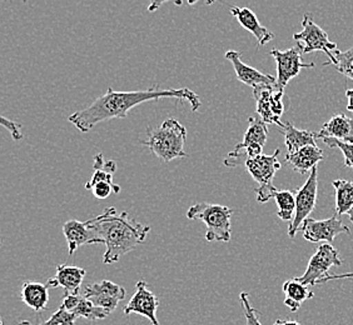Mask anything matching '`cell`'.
<instances>
[{
  "label": "cell",
  "mask_w": 353,
  "mask_h": 325,
  "mask_svg": "<svg viewBox=\"0 0 353 325\" xmlns=\"http://www.w3.org/2000/svg\"><path fill=\"white\" fill-rule=\"evenodd\" d=\"M163 98H173L178 101L190 103V108L197 112L202 102L193 90L188 88L159 89L150 88L136 92H117L108 88L105 94L97 98L87 108L75 112L69 116L68 120L83 133L90 132L97 124L109 119H125L130 109L145 102H156Z\"/></svg>",
  "instance_id": "6da1fadb"
},
{
  "label": "cell",
  "mask_w": 353,
  "mask_h": 325,
  "mask_svg": "<svg viewBox=\"0 0 353 325\" xmlns=\"http://www.w3.org/2000/svg\"><path fill=\"white\" fill-rule=\"evenodd\" d=\"M93 235V244H104V264L117 263L121 258L144 242L150 228L138 223L127 211H117L114 207L105 208L98 217L87 220Z\"/></svg>",
  "instance_id": "7a4b0ae2"
},
{
  "label": "cell",
  "mask_w": 353,
  "mask_h": 325,
  "mask_svg": "<svg viewBox=\"0 0 353 325\" xmlns=\"http://www.w3.org/2000/svg\"><path fill=\"white\" fill-rule=\"evenodd\" d=\"M148 140L142 142L162 162H170L174 159L188 158L184 151L187 129L174 118L164 120L158 128H150Z\"/></svg>",
  "instance_id": "3957f363"
},
{
  "label": "cell",
  "mask_w": 353,
  "mask_h": 325,
  "mask_svg": "<svg viewBox=\"0 0 353 325\" xmlns=\"http://www.w3.org/2000/svg\"><path fill=\"white\" fill-rule=\"evenodd\" d=\"M233 210L221 204L197 203L192 205L187 217L192 220H201L207 227V242L230 243L232 238L231 218Z\"/></svg>",
  "instance_id": "277c9868"
},
{
  "label": "cell",
  "mask_w": 353,
  "mask_h": 325,
  "mask_svg": "<svg viewBox=\"0 0 353 325\" xmlns=\"http://www.w3.org/2000/svg\"><path fill=\"white\" fill-rule=\"evenodd\" d=\"M248 123L250 127L245 132L243 140L237 144L236 148L224 159V165L230 168H236L241 165L243 158H245L247 162L248 159L262 156V150L268 138V127L262 119L254 116H250Z\"/></svg>",
  "instance_id": "5b68a950"
},
{
  "label": "cell",
  "mask_w": 353,
  "mask_h": 325,
  "mask_svg": "<svg viewBox=\"0 0 353 325\" xmlns=\"http://www.w3.org/2000/svg\"><path fill=\"white\" fill-rule=\"evenodd\" d=\"M281 150L277 148L272 156H262L248 159L245 162V168L252 178L259 184V188H256L257 200L259 203H267L274 198L279 189L272 184L273 178L276 176L277 170L281 169L282 164L279 160Z\"/></svg>",
  "instance_id": "8992f818"
},
{
  "label": "cell",
  "mask_w": 353,
  "mask_h": 325,
  "mask_svg": "<svg viewBox=\"0 0 353 325\" xmlns=\"http://www.w3.org/2000/svg\"><path fill=\"white\" fill-rule=\"evenodd\" d=\"M293 39L297 41V45L302 49L303 54L313 53V52H323L328 56V61H331L334 53L339 50L337 44L330 41L326 32L319 27L312 15L306 14L302 21V32L293 34Z\"/></svg>",
  "instance_id": "52a82bcc"
},
{
  "label": "cell",
  "mask_w": 353,
  "mask_h": 325,
  "mask_svg": "<svg viewBox=\"0 0 353 325\" xmlns=\"http://www.w3.org/2000/svg\"><path fill=\"white\" fill-rule=\"evenodd\" d=\"M319 171L317 167L311 171L306 183L299 189L294 190L296 194V213L293 220L288 227V237L294 239L297 231L301 229L303 222L308 219L317 204V193H319Z\"/></svg>",
  "instance_id": "ba28073f"
},
{
  "label": "cell",
  "mask_w": 353,
  "mask_h": 325,
  "mask_svg": "<svg viewBox=\"0 0 353 325\" xmlns=\"http://www.w3.org/2000/svg\"><path fill=\"white\" fill-rule=\"evenodd\" d=\"M341 265H342V259L340 258L339 251H336L331 244H321L314 255L311 258L305 274L302 277L294 279L306 286L317 285L319 280L330 275L328 271L332 266H341Z\"/></svg>",
  "instance_id": "9c48e42d"
},
{
  "label": "cell",
  "mask_w": 353,
  "mask_h": 325,
  "mask_svg": "<svg viewBox=\"0 0 353 325\" xmlns=\"http://www.w3.org/2000/svg\"><path fill=\"white\" fill-rule=\"evenodd\" d=\"M302 49L299 45L287 50L272 49L271 55L277 63V85L276 88L285 92L288 81L296 78L302 69L314 68V63H303Z\"/></svg>",
  "instance_id": "30bf717a"
},
{
  "label": "cell",
  "mask_w": 353,
  "mask_h": 325,
  "mask_svg": "<svg viewBox=\"0 0 353 325\" xmlns=\"http://www.w3.org/2000/svg\"><path fill=\"white\" fill-rule=\"evenodd\" d=\"M253 96L257 104V113L265 124H277L281 128L285 123L281 122V116L285 113L283 96L285 92L276 87H259L253 89Z\"/></svg>",
  "instance_id": "8fae6325"
},
{
  "label": "cell",
  "mask_w": 353,
  "mask_h": 325,
  "mask_svg": "<svg viewBox=\"0 0 353 325\" xmlns=\"http://www.w3.org/2000/svg\"><path fill=\"white\" fill-rule=\"evenodd\" d=\"M301 231L303 233L305 239L311 243H319V242L331 243L339 234L342 233L351 234L350 228L343 224L340 219V216L337 214L325 220H316L312 218H308L302 224Z\"/></svg>",
  "instance_id": "7c38bea8"
},
{
  "label": "cell",
  "mask_w": 353,
  "mask_h": 325,
  "mask_svg": "<svg viewBox=\"0 0 353 325\" xmlns=\"http://www.w3.org/2000/svg\"><path fill=\"white\" fill-rule=\"evenodd\" d=\"M83 295L95 306H99L112 314L116 311L119 302L125 298V289L113 282L102 280L101 283L85 285Z\"/></svg>",
  "instance_id": "4fadbf2b"
},
{
  "label": "cell",
  "mask_w": 353,
  "mask_h": 325,
  "mask_svg": "<svg viewBox=\"0 0 353 325\" xmlns=\"http://www.w3.org/2000/svg\"><path fill=\"white\" fill-rule=\"evenodd\" d=\"M159 308V299L152 293L148 284L144 280H138L136 284V293L132 297L128 304L124 306V314L136 313L150 320L152 325H159L157 319V311Z\"/></svg>",
  "instance_id": "5bb4252c"
},
{
  "label": "cell",
  "mask_w": 353,
  "mask_h": 325,
  "mask_svg": "<svg viewBox=\"0 0 353 325\" xmlns=\"http://www.w3.org/2000/svg\"><path fill=\"white\" fill-rule=\"evenodd\" d=\"M225 59L230 61L237 74L238 81H242L245 85L253 89L259 87H276L277 78L270 74H265L256 68H252L250 65L242 61V54L237 50H228L225 53Z\"/></svg>",
  "instance_id": "9a60e30c"
},
{
  "label": "cell",
  "mask_w": 353,
  "mask_h": 325,
  "mask_svg": "<svg viewBox=\"0 0 353 325\" xmlns=\"http://www.w3.org/2000/svg\"><path fill=\"white\" fill-rule=\"evenodd\" d=\"M61 306L68 311L69 313H73L77 318H84L90 322L94 320H102V319L108 318L110 313L104 311L99 306H95L90 300L85 298L83 294H64L63 298V304Z\"/></svg>",
  "instance_id": "2e32d148"
},
{
  "label": "cell",
  "mask_w": 353,
  "mask_h": 325,
  "mask_svg": "<svg viewBox=\"0 0 353 325\" xmlns=\"http://www.w3.org/2000/svg\"><path fill=\"white\" fill-rule=\"evenodd\" d=\"M85 271L75 265L61 264L57 266L54 278L48 279V288H64L65 294H78Z\"/></svg>",
  "instance_id": "e0dca14e"
},
{
  "label": "cell",
  "mask_w": 353,
  "mask_h": 325,
  "mask_svg": "<svg viewBox=\"0 0 353 325\" xmlns=\"http://www.w3.org/2000/svg\"><path fill=\"white\" fill-rule=\"evenodd\" d=\"M231 14L245 30H248L256 36L259 41V47H263L274 39L276 35L259 23V18L250 8L233 7L231 8Z\"/></svg>",
  "instance_id": "ac0fdd59"
},
{
  "label": "cell",
  "mask_w": 353,
  "mask_h": 325,
  "mask_svg": "<svg viewBox=\"0 0 353 325\" xmlns=\"http://www.w3.org/2000/svg\"><path fill=\"white\" fill-rule=\"evenodd\" d=\"M323 151L317 145H310L293 154H287L285 162L291 165L293 170L299 171V174L306 176L308 173L311 174V171L317 167L319 162L323 160Z\"/></svg>",
  "instance_id": "d6986e66"
},
{
  "label": "cell",
  "mask_w": 353,
  "mask_h": 325,
  "mask_svg": "<svg viewBox=\"0 0 353 325\" xmlns=\"http://www.w3.org/2000/svg\"><path fill=\"white\" fill-rule=\"evenodd\" d=\"M317 138H333L343 143L353 144V118L346 114L333 116L319 130Z\"/></svg>",
  "instance_id": "ffe728a7"
},
{
  "label": "cell",
  "mask_w": 353,
  "mask_h": 325,
  "mask_svg": "<svg viewBox=\"0 0 353 325\" xmlns=\"http://www.w3.org/2000/svg\"><path fill=\"white\" fill-rule=\"evenodd\" d=\"M63 234L68 243L69 255H73L84 244H93V235L87 222L70 219L63 225Z\"/></svg>",
  "instance_id": "44dd1931"
},
{
  "label": "cell",
  "mask_w": 353,
  "mask_h": 325,
  "mask_svg": "<svg viewBox=\"0 0 353 325\" xmlns=\"http://www.w3.org/2000/svg\"><path fill=\"white\" fill-rule=\"evenodd\" d=\"M281 133L285 136V147L288 150V154H293L305 147L317 145L316 144L317 134H314L310 130L296 128L290 122L285 123V127L282 128Z\"/></svg>",
  "instance_id": "7402d4cb"
},
{
  "label": "cell",
  "mask_w": 353,
  "mask_h": 325,
  "mask_svg": "<svg viewBox=\"0 0 353 325\" xmlns=\"http://www.w3.org/2000/svg\"><path fill=\"white\" fill-rule=\"evenodd\" d=\"M21 302L35 312H43L49 303V288L47 284L27 282L21 285Z\"/></svg>",
  "instance_id": "603a6c76"
},
{
  "label": "cell",
  "mask_w": 353,
  "mask_h": 325,
  "mask_svg": "<svg viewBox=\"0 0 353 325\" xmlns=\"http://www.w3.org/2000/svg\"><path fill=\"white\" fill-rule=\"evenodd\" d=\"M282 291L285 293V305L293 313L299 312L301 305L314 297V293L308 286L294 278L287 280L282 286Z\"/></svg>",
  "instance_id": "cb8c5ba5"
},
{
  "label": "cell",
  "mask_w": 353,
  "mask_h": 325,
  "mask_svg": "<svg viewBox=\"0 0 353 325\" xmlns=\"http://www.w3.org/2000/svg\"><path fill=\"white\" fill-rule=\"evenodd\" d=\"M93 176L85 184V189H90L92 187H94L95 184L99 183H113V174L117 170L116 162L113 160H104L103 154H97L94 156V164H93Z\"/></svg>",
  "instance_id": "d4e9b609"
},
{
  "label": "cell",
  "mask_w": 353,
  "mask_h": 325,
  "mask_svg": "<svg viewBox=\"0 0 353 325\" xmlns=\"http://www.w3.org/2000/svg\"><path fill=\"white\" fill-rule=\"evenodd\" d=\"M336 193V214L343 216L353 209V182L339 179L332 183Z\"/></svg>",
  "instance_id": "484cf974"
},
{
  "label": "cell",
  "mask_w": 353,
  "mask_h": 325,
  "mask_svg": "<svg viewBox=\"0 0 353 325\" xmlns=\"http://www.w3.org/2000/svg\"><path fill=\"white\" fill-rule=\"evenodd\" d=\"M279 205L277 216L283 222H292L296 213V194L291 190H279L274 196Z\"/></svg>",
  "instance_id": "4316f807"
},
{
  "label": "cell",
  "mask_w": 353,
  "mask_h": 325,
  "mask_svg": "<svg viewBox=\"0 0 353 325\" xmlns=\"http://www.w3.org/2000/svg\"><path fill=\"white\" fill-rule=\"evenodd\" d=\"M323 65H333L341 74L346 75L347 78L353 81V47L345 52L337 50L332 59L326 61Z\"/></svg>",
  "instance_id": "83f0119b"
},
{
  "label": "cell",
  "mask_w": 353,
  "mask_h": 325,
  "mask_svg": "<svg viewBox=\"0 0 353 325\" xmlns=\"http://www.w3.org/2000/svg\"><path fill=\"white\" fill-rule=\"evenodd\" d=\"M77 317L73 313H69L65 311L63 306H61L57 312L48 319L47 322L41 323V324H33L30 322H19L18 325H74Z\"/></svg>",
  "instance_id": "f1b7e54d"
},
{
  "label": "cell",
  "mask_w": 353,
  "mask_h": 325,
  "mask_svg": "<svg viewBox=\"0 0 353 325\" xmlns=\"http://www.w3.org/2000/svg\"><path fill=\"white\" fill-rule=\"evenodd\" d=\"M323 143L326 144L327 147L330 148H337L342 151V154L345 156V160L343 164L347 168H351L353 169V144L352 143H343L337 139H333V138H323L322 139Z\"/></svg>",
  "instance_id": "f546056e"
},
{
  "label": "cell",
  "mask_w": 353,
  "mask_h": 325,
  "mask_svg": "<svg viewBox=\"0 0 353 325\" xmlns=\"http://www.w3.org/2000/svg\"><path fill=\"white\" fill-rule=\"evenodd\" d=\"M239 302H241L242 309L245 313L247 325H262L261 324V320H259V312L252 306L250 294L245 293V291L239 294Z\"/></svg>",
  "instance_id": "4dcf8cb0"
},
{
  "label": "cell",
  "mask_w": 353,
  "mask_h": 325,
  "mask_svg": "<svg viewBox=\"0 0 353 325\" xmlns=\"http://www.w3.org/2000/svg\"><path fill=\"white\" fill-rule=\"evenodd\" d=\"M0 123L4 128L8 129V132L10 133V136H13L14 140H21L23 139V133H21V125L18 123L8 119L6 116L0 118Z\"/></svg>",
  "instance_id": "1f68e13d"
},
{
  "label": "cell",
  "mask_w": 353,
  "mask_h": 325,
  "mask_svg": "<svg viewBox=\"0 0 353 325\" xmlns=\"http://www.w3.org/2000/svg\"><path fill=\"white\" fill-rule=\"evenodd\" d=\"M337 279H353V271L352 273H346V274H330L326 278L319 280V284H325L327 282H331V280H337Z\"/></svg>",
  "instance_id": "d6a6232c"
},
{
  "label": "cell",
  "mask_w": 353,
  "mask_h": 325,
  "mask_svg": "<svg viewBox=\"0 0 353 325\" xmlns=\"http://www.w3.org/2000/svg\"><path fill=\"white\" fill-rule=\"evenodd\" d=\"M346 96L347 99H348L347 110H350V112L353 113V89H347Z\"/></svg>",
  "instance_id": "836d02e7"
},
{
  "label": "cell",
  "mask_w": 353,
  "mask_h": 325,
  "mask_svg": "<svg viewBox=\"0 0 353 325\" xmlns=\"http://www.w3.org/2000/svg\"><path fill=\"white\" fill-rule=\"evenodd\" d=\"M273 325H301L299 322H296V320H276V323Z\"/></svg>",
  "instance_id": "e575fe53"
},
{
  "label": "cell",
  "mask_w": 353,
  "mask_h": 325,
  "mask_svg": "<svg viewBox=\"0 0 353 325\" xmlns=\"http://www.w3.org/2000/svg\"><path fill=\"white\" fill-rule=\"evenodd\" d=\"M163 3H153L152 6H150V12H154L157 8L161 7Z\"/></svg>",
  "instance_id": "d590c367"
},
{
  "label": "cell",
  "mask_w": 353,
  "mask_h": 325,
  "mask_svg": "<svg viewBox=\"0 0 353 325\" xmlns=\"http://www.w3.org/2000/svg\"><path fill=\"white\" fill-rule=\"evenodd\" d=\"M348 218H350V220H351V222L353 223V209H351L350 211H348Z\"/></svg>",
  "instance_id": "8d00e7d4"
},
{
  "label": "cell",
  "mask_w": 353,
  "mask_h": 325,
  "mask_svg": "<svg viewBox=\"0 0 353 325\" xmlns=\"http://www.w3.org/2000/svg\"><path fill=\"white\" fill-rule=\"evenodd\" d=\"M1 325H3V323H1Z\"/></svg>",
  "instance_id": "74e56055"
}]
</instances>
